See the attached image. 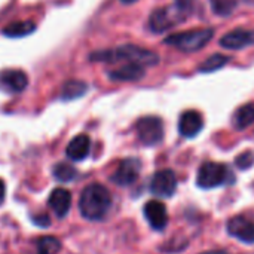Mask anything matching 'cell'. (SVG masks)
<instances>
[{"label": "cell", "mask_w": 254, "mask_h": 254, "mask_svg": "<svg viewBox=\"0 0 254 254\" xmlns=\"http://www.w3.org/2000/svg\"><path fill=\"white\" fill-rule=\"evenodd\" d=\"M112 207V196L107 188L98 183H92L86 186L79 199L80 214L91 222L103 220Z\"/></svg>", "instance_id": "obj_1"}, {"label": "cell", "mask_w": 254, "mask_h": 254, "mask_svg": "<svg viewBox=\"0 0 254 254\" xmlns=\"http://www.w3.org/2000/svg\"><path fill=\"white\" fill-rule=\"evenodd\" d=\"M92 61H104V63H118V61H128L137 63L141 65H155L159 63V57L153 51L143 49L134 45L119 46L116 49L109 51H98L89 55Z\"/></svg>", "instance_id": "obj_2"}, {"label": "cell", "mask_w": 254, "mask_h": 254, "mask_svg": "<svg viewBox=\"0 0 254 254\" xmlns=\"http://www.w3.org/2000/svg\"><path fill=\"white\" fill-rule=\"evenodd\" d=\"M211 28H195L182 33L171 34L165 39L167 45H171L183 52H195L202 49L213 37Z\"/></svg>", "instance_id": "obj_3"}, {"label": "cell", "mask_w": 254, "mask_h": 254, "mask_svg": "<svg viewBox=\"0 0 254 254\" xmlns=\"http://www.w3.org/2000/svg\"><path fill=\"white\" fill-rule=\"evenodd\" d=\"M228 180V168L223 164L205 162L198 170L196 185L201 189H214L225 185Z\"/></svg>", "instance_id": "obj_4"}, {"label": "cell", "mask_w": 254, "mask_h": 254, "mask_svg": "<svg viewBox=\"0 0 254 254\" xmlns=\"http://www.w3.org/2000/svg\"><path fill=\"white\" fill-rule=\"evenodd\" d=\"M135 129L140 141L146 146H156L164 138V124L156 116H144L138 119Z\"/></svg>", "instance_id": "obj_5"}, {"label": "cell", "mask_w": 254, "mask_h": 254, "mask_svg": "<svg viewBox=\"0 0 254 254\" xmlns=\"http://www.w3.org/2000/svg\"><path fill=\"white\" fill-rule=\"evenodd\" d=\"M182 19H185V13L180 12L176 4L173 7L165 6L152 12L149 18V27L153 33H164Z\"/></svg>", "instance_id": "obj_6"}, {"label": "cell", "mask_w": 254, "mask_h": 254, "mask_svg": "<svg viewBox=\"0 0 254 254\" xmlns=\"http://www.w3.org/2000/svg\"><path fill=\"white\" fill-rule=\"evenodd\" d=\"M177 189V177L171 170H161L155 173L150 182V190L155 196L171 198Z\"/></svg>", "instance_id": "obj_7"}, {"label": "cell", "mask_w": 254, "mask_h": 254, "mask_svg": "<svg viewBox=\"0 0 254 254\" xmlns=\"http://www.w3.org/2000/svg\"><path fill=\"white\" fill-rule=\"evenodd\" d=\"M140 168H141V164L138 159H134V158L124 159L116 168V171L113 173L112 182L118 186H129L138 179Z\"/></svg>", "instance_id": "obj_8"}, {"label": "cell", "mask_w": 254, "mask_h": 254, "mask_svg": "<svg viewBox=\"0 0 254 254\" xmlns=\"http://www.w3.org/2000/svg\"><path fill=\"white\" fill-rule=\"evenodd\" d=\"M28 77L22 70L0 71V89L6 94H19L27 88Z\"/></svg>", "instance_id": "obj_9"}, {"label": "cell", "mask_w": 254, "mask_h": 254, "mask_svg": "<svg viewBox=\"0 0 254 254\" xmlns=\"http://www.w3.org/2000/svg\"><path fill=\"white\" fill-rule=\"evenodd\" d=\"M228 232L246 244H254V223L243 216L232 217L228 222Z\"/></svg>", "instance_id": "obj_10"}, {"label": "cell", "mask_w": 254, "mask_h": 254, "mask_svg": "<svg viewBox=\"0 0 254 254\" xmlns=\"http://www.w3.org/2000/svg\"><path fill=\"white\" fill-rule=\"evenodd\" d=\"M204 127V119L202 115L196 110H186L182 113L180 121H179V131L183 137L192 138L201 132Z\"/></svg>", "instance_id": "obj_11"}, {"label": "cell", "mask_w": 254, "mask_h": 254, "mask_svg": "<svg viewBox=\"0 0 254 254\" xmlns=\"http://www.w3.org/2000/svg\"><path fill=\"white\" fill-rule=\"evenodd\" d=\"M144 216H146V220L149 222V225L153 229H156V231H162L168 225V213H167V208L159 201H155V199L153 201H149L144 205Z\"/></svg>", "instance_id": "obj_12"}, {"label": "cell", "mask_w": 254, "mask_h": 254, "mask_svg": "<svg viewBox=\"0 0 254 254\" xmlns=\"http://www.w3.org/2000/svg\"><path fill=\"white\" fill-rule=\"evenodd\" d=\"M254 43V31L253 30H243L237 28L229 33H226L220 39V45L226 49H243L249 45Z\"/></svg>", "instance_id": "obj_13"}, {"label": "cell", "mask_w": 254, "mask_h": 254, "mask_svg": "<svg viewBox=\"0 0 254 254\" xmlns=\"http://www.w3.org/2000/svg\"><path fill=\"white\" fill-rule=\"evenodd\" d=\"M48 204L52 208V211L55 213V216L60 217V219H63L70 211V207H71V193L67 189L58 188V189H55V190L51 192L49 199H48Z\"/></svg>", "instance_id": "obj_14"}, {"label": "cell", "mask_w": 254, "mask_h": 254, "mask_svg": "<svg viewBox=\"0 0 254 254\" xmlns=\"http://www.w3.org/2000/svg\"><path fill=\"white\" fill-rule=\"evenodd\" d=\"M144 74H146L144 65L137 64V63H128V64L119 67L118 70L110 71L109 77L112 80H118V82H137V80L143 79Z\"/></svg>", "instance_id": "obj_15"}, {"label": "cell", "mask_w": 254, "mask_h": 254, "mask_svg": "<svg viewBox=\"0 0 254 254\" xmlns=\"http://www.w3.org/2000/svg\"><path fill=\"white\" fill-rule=\"evenodd\" d=\"M89 150H91L89 137L85 135V134H80V135H76L68 143V146L65 149V153L71 161H83L89 155Z\"/></svg>", "instance_id": "obj_16"}, {"label": "cell", "mask_w": 254, "mask_h": 254, "mask_svg": "<svg viewBox=\"0 0 254 254\" xmlns=\"http://www.w3.org/2000/svg\"><path fill=\"white\" fill-rule=\"evenodd\" d=\"M254 122V103L241 106L234 115V125L237 129H246Z\"/></svg>", "instance_id": "obj_17"}, {"label": "cell", "mask_w": 254, "mask_h": 254, "mask_svg": "<svg viewBox=\"0 0 254 254\" xmlns=\"http://www.w3.org/2000/svg\"><path fill=\"white\" fill-rule=\"evenodd\" d=\"M34 30H36V24L33 21H16L4 27L3 34L6 37H24L31 34Z\"/></svg>", "instance_id": "obj_18"}, {"label": "cell", "mask_w": 254, "mask_h": 254, "mask_svg": "<svg viewBox=\"0 0 254 254\" xmlns=\"http://www.w3.org/2000/svg\"><path fill=\"white\" fill-rule=\"evenodd\" d=\"M88 91V85L82 80H68L64 83L63 91H61V98L63 100H76L85 95Z\"/></svg>", "instance_id": "obj_19"}, {"label": "cell", "mask_w": 254, "mask_h": 254, "mask_svg": "<svg viewBox=\"0 0 254 254\" xmlns=\"http://www.w3.org/2000/svg\"><path fill=\"white\" fill-rule=\"evenodd\" d=\"M229 63V57L222 55V54H214L211 57H208L201 65H199V71L201 73H211L216 71L222 67H225Z\"/></svg>", "instance_id": "obj_20"}, {"label": "cell", "mask_w": 254, "mask_h": 254, "mask_svg": "<svg viewBox=\"0 0 254 254\" xmlns=\"http://www.w3.org/2000/svg\"><path fill=\"white\" fill-rule=\"evenodd\" d=\"M37 254H57L61 249L60 241L55 237H42L36 241Z\"/></svg>", "instance_id": "obj_21"}, {"label": "cell", "mask_w": 254, "mask_h": 254, "mask_svg": "<svg viewBox=\"0 0 254 254\" xmlns=\"http://www.w3.org/2000/svg\"><path fill=\"white\" fill-rule=\"evenodd\" d=\"M52 174H54V177H55L58 182L67 183V182H71V180L77 176V171H76L70 164L61 162V164H57V165L54 167Z\"/></svg>", "instance_id": "obj_22"}, {"label": "cell", "mask_w": 254, "mask_h": 254, "mask_svg": "<svg viewBox=\"0 0 254 254\" xmlns=\"http://www.w3.org/2000/svg\"><path fill=\"white\" fill-rule=\"evenodd\" d=\"M211 7L214 13L226 16L234 12V9L237 7V1L235 0H211Z\"/></svg>", "instance_id": "obj_23"}, {"label": "cell", "mask_w": 254, "mask_h": 254, "mask_svg": "<svg viewBox=\"0 0 254 254\" xmlns=\"http://www.w3.org/2000/svg\"><path fill=\"white\" fill-rule=\"evenodd\" d=\"M235 164H237V167L241 168V170H249L250 167H253L254 155L252 152H244V153H241V155L235 159Z\"/></svg>", "instance_id": "obj_24"}, {"label": "cell", "mask_w": 254, "mask_h": 254, "mask_svg": "<svg viewBox=\"0 0 254 254\" xmlns=\"http://www.w3.org/2000/svg\"><path fill=\"white\" fill-rule=\"evenodd\" d=\"M192 6H193V0H176V7L185 15L190 12Z\"/></svg>", "instance_id": "obj_25"}, {"label": "cell", "mask_w": 254, "mask_h": 254, "mask_svg": "<svg viewBox=\"0 0 254 254\" xmlns=\"http://www.w3.org/2000/svg\"><path fill=\"white\" fill-rule=\"evenodd\" d=\"M33 223H34V225H37V226L46 228V226H49V217H48L46 214L34 216V217H33Z\"/></svg>", "instance_id": "obj_26"}, {"label": "cell", "mask_w": 254, "mask_h": 254, "mask_svg": "<svg viewBox=\"0 0 254 254\" xmlns=\"http://www.w3.org/2000/svg\"><path fill=\"white\" fill-rule=\"evenodd\" d=\"M4 195H6V186H4V182L0 179V204H1L3 199H4Z\"/></svg>", "instance_id": "obj_27"}, {"label": "cell", "mask_w": 254, "mask_h": 254, "mask_svg": "<svg viewBox=\"0 0 254 254\" xmlns=\"http://www.w3.org/2000/svg\"><path fill=\"white\" fill-rule=\"evenodd\" d=\"M202 254H228L225 253V252H222V250H211V252H205V253Z\"/></svg>", "instance_id": "obj_28"}, {"label": "cell", "mask_w": 254, "mask_h": 254, "mask_svg": "<svg viewBox=\"0 0 254 254\" xmlns=\"http://www.w3.org/2000/svg\"><path fill=\"white\" fill-rule=\"evenodd\" d=\"M122 3H125V4H129V3H134V1H137V0H121Z\"/></svg>", "instance_id": "obj_29"}, {"label": "cell", "mask_w": 254, "mask_h": 254, "mask_svg": "<svg viewBox=\"0 0 254 254\" xmlns=\"http://www.w3.org/2000/svg\"><path fill=\"white\" fill-rule=\"evenodd\" d=\"M244 1H247V3H254V0H244Z\"/></svg>", "instance_id": "obj_30"}]
</instances>
